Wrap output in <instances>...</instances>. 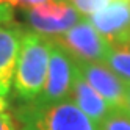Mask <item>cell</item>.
<instances>
[{
	"label": "cell",
	"mask_w": 130,
	"mask_h": 130,
	"mask_svg": "<svg viewBox=\"0 0 130 130\" xmlns=\"http://www.w3.org/2000/svg\"><path fill=\"white\" fill-rule=\"evenodd\" d=\"M50 39L66 50L75 61L85 63H105L111 49V45L86 19H80L68 31Z\"/></svg>",
	"instance_id": "cell-3"
},
{
	"label": "cell",
	"mask_w": 130,
	"mask_h": 130,
	"mask_svg": "<svg viewBox=\"0 0 130 130\" xmlns=\"http://www.w3.org/2000/svg\"><path fill=\"white\" fill-rule=\"evenodd\" d=\"M69 100H72L74 104L97 125H100V122L107 118V115L111 110L107 102L91 88V85L85 78L82 77L78 69L75 71V75H74V80H72Z\"/></svg>",
	"instance_id": "cell-9"
},
{
	"label": "cell",
	"mask_w": 130,
	"mask_h": 130,
	"mask_svg": "<svg viewBox=\"0 0 130 130\" xmlns=\"http://www.w3.org/2000/svg\"><path fill=\"white\" fill-rule=\"evenodd\" d=\"M0 130H21L19 124L8 111L6 105H0Z\"/></svg>",
	"instance_id": "cell-13"
},
{
	"label": "cell",
	"mask_w": 130,
	"mask_h": 130,
	"mask_svg": "<svg viewBox=\"0 0 130 130\" xmlns=\"http://www.w3.org/2000/svg\"><path fill=\"white\" fill-rule=\"evenodd\" d=\"M99 130H130V111L110 110L107 118L100 122Z\"/></svg>",
	"instance_id": "cell-11"
},
{
	"label": "cell",
	"mask_w": 130,
	"mask_h": 130,
	"mask_svg": "<svg viewBox=\"0 0 130 130\" xmlns=\"http://www.w3.org/2000/svg\"><path fill=\"white\" fill-rule=\"evenodd\" d=\"M75 71H77L75 60L64 49H61L58 44L52 41L45 83L42 92L35 102H38V104H55V102L69 99Z\"/></svg>",
	"instance_id": "cell-4"
},
{
	"label": "cell",
	"mask_w": 130,
	"mask_h": 130,
	"mask_svg": "<svg viewBox=\"0 0 130 130\" xmlns=\"http://www.w3.org/2000/svg\"><path fill=\"white\" fill-rule=\"evenodd\" d=\"M13 17H14L13 6L0 3V25H2V24H8V22H13Z\"/></svg>",
	"instance_id": "cell-15"
},
{
	"label": "cell",
	"mask_w": 130,
	"mask_h": 130,
	"mask_svg": "<svg viewBox=\"0 0 130 130\" xmlns=\"http://www.w3.org/2000/svg\"><path fill=\"white\" fill-rule=\"evenodd\" d=\"M0 3H2V5H10V6H11V0H0Z\"/></svg>",
	"instance_id": "cell-17"
},
{
	"label": "cell",
	"mask_w": 130,
	"mask_h": 130,
	"mask_svg": "<svg viewBox=\"0 0 130 130\" xmlns=\"http://www.w3.org/2000/svg\"><path fill=\"white\" fill-rule=\"evenodd\" d=\"M49 2H55V0H11V6L27 10V8H31V6L41 5V3H49Z\"/></svg>",
	"instance_id": "cell-14"
},
{
	"label": "cell",
	"mask_w": 130,
	"mask_h": 130,
	"mask_svg": "<svg viewBox=\"0 0 130 130\" xmlns=\"http://www.w3.org/2000/svg\"><path fill=\"white\" fill-rule=\"evenodd\" d=\"M14 119L21 130H99L69 99L55 104L22 102L14 110Z\"/></svg>",
	"instance_id": "cell-2"
},
{
	"label": "cell",
	"mask_w": 130,
	"mask_h": 130,
	"mask_svg": "<svg viewBox=\"0 0 130 130\" xmlns=\"http://www.w3.org/2000/svg\"><path fill=\"white\" fill-rule=\"evenodd\" d=\"M127 111H130V85H127Z\"/></svg>",
	"instance_id": "cell-16"
},
{
	"label": "cell",
	"mask_w": 130,
	"mask_h": 130,
	"mask_svg": "<svg viewBox=\"0 0 130 130\" xmlns=\"http://www.w3.org/2000/svg\"><path fill=\"white\" fill-rule=\"evenodd\" d=\"M50 47L52 41L47 36L35 31L24 33L13 80L16 97L22 102H35L42 92Z\"/></svg>",
	"instance_id": "cell-1"
},
{
	"label": "cell",
	"mask_w": 130,
	"mask_h": 130,
	"mask_svg": "<svg viewBox=\"0 0 130 130\" xmlns=\"http://www.w3.org/2000/svg\"><path fill=\"white\" fill-rule=\"evenodd\" d=\"M89 24L111 47L130 45V0H113L89 16Z\"/></svg>",
	"instance_id": "cell-6"
},
{
	"label": "cell",
	"mask_w": 130,
	"mask_h": 130,
	"mask_svg": "<svg viewBox=\"0 0 130 130\" xmlns=\"http://www.w3.org/2000/svg\"><path fill=\"white\" fill-rule=\"evenodd\" d=\"M105 64L122 82L130 85V45L111 47L107 55Z\"/></svg>",
	"instance_id": "cell-10"
},
{
	"label": "cell",
	"mask_w": 130,
	"mask_h": 130,
	"mask_svg": "<svg viewBox=\"0 0 130 130\" xmlns=\"http://www.w3.org/2000/svg\"><path fill=\"white\" fill-rule=\"evenodd\" d=\"M22 13L30 28L35 33H39L47 38H53L68 31L82 19V16L63 0L41 3L22 10Z\"/></svg>",
	"instance_id": "cell-5"
},
{
	"label": "cell",
	"mask_w": 130,
	"mask_h": 130,
	"mask_svg": "<svg viewBox=\"0 0 130 130\" xmlns=\"http://www.w3.org/2000/svg\"><path fill=\"white\" fill-rule=\"evenodd\" d=\"M24 30L21 25L8 22L0 25V105L8 107V94L14 80Z\"/></svg>",
	"instance_id": "cell-8"
},
{
	"label": "cell",
	"mask_w": 130,
	"mask_h": 130,
	"mask_svg": "<svg viewBox=\"0 0 130 130\" xmlns=\"http://www.w3.org/2000/svg\"><path fill=\"white\" fill-rule=\"evenodd\" d=\"M75 63L82 77L111 110H127V83L121 80L105 63Z\"/></svg>",
	"instance_id": "cell-7"
},
{
	"label": "cell",
	"mask_w": 130,
	"mask_h": 130,
	"mask_svg": "<svg viewBox=\"0 0 130 130\" xmlns=\"http://www.w3.org/2000/svg\"><path fill=\"white\" fill-rule=\"evenodd\" d=\"M68 5H71L80 16H92L94 13L100 11L113 0H63Z\"/></svg>",
	"instance_id": "cell-12"
}]
</instances>
